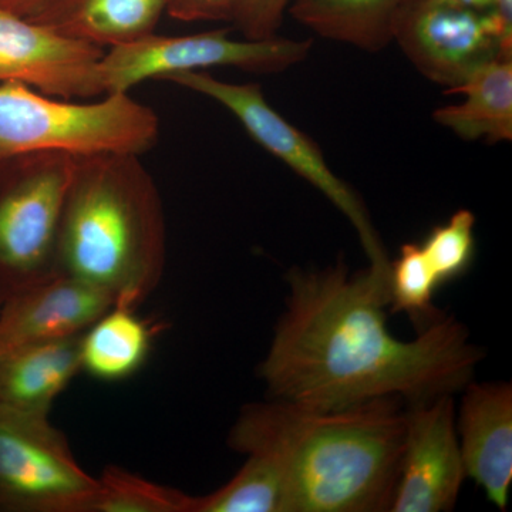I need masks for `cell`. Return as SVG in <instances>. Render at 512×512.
Here are the masks:
<instances>
[{
    "mask_svg": "<svg viewBox=\"0 0 512 512\" xmlns=\"http://www.w3.org/2000/svg\"><path fill=\"white\" fill-rule=\"evenodd\" d=\"M286 311L259 375L271 399L313 409L402 397L430 402L464 389L483 360L467 329L444 315L416 340L387 329L389 275L370 268L350 275L345 264L292 269Z\"/></svg>",
    "mask_w": 512,
    "mask_h": 512,
    "instance_id": "obj_1",
    "label": "cell"
},
{
    "mask_svg": "<svg viewBox=\"0 0 512 512\" xmlns=\"http://www.w3.org/2000/svg\"><path fill=\"white\" fill-rule=\"evenodd\" d=\"M403 403L389 396L332 410L279 399L248 404L228 443L278 467L284 512L389 511L406 440Z\"/></svg>",
    "mask_w": 512,
    "mask_h": 512,
    "instance_id": "obj_2",
    "label": "cell"
},
{
    "mask_svg": "<svg viewBox=\"0 0 512 512\" xmlns=\"http://www.w3.org/2000/svg\"><path fill=\"white\" fill-rule=\"evenodd\" d=\"M165 262L163 202L137 154L77 157L64 207L57 274L137 309L160 284Z\"/></svg>",
    "mask_w": 512,
    "mask_h": 512,
    "instance_id": "obj_3",
    "label": "cell"
},
{
    "mask_svg": "<svg viewBox=\"0 0 512 512\" xmlns=\"http://www.w3.org/2000/svg\"><path fill=\"white\" fill-rule=\"evenodd\" d=\"M158 137L157 114L128 93L86 103L0 83V164L43 153L141 156Z\"/></svg>",
    "mask_w": 512,
    "mask_h": 512,
    "instance_id": "obj_4",
    "label": "cell"
},
{
    "mask_svg": "<svg viewBox=\"0 0 512 512\" xmlns=\"http://www.w3.org/2000/svg\"><path fill=\"white\" fill-rule=\"evenodd\" d=\"M0 187V291L3 295L57 275V244L77 157L19 158Z\"/></svg>",
    "mask_w": 512,
    "mask_h": 512,
    "instance_id": "obj_5",
    "label": "cell"
},
{
    "mask_svg": "<svg viewBox=\"0 0 512 512\" xmlns=\"http://www.w3.org/2000/svg\"><path fill=\"white\" fill-rule=\"evenodd\" d=\"M163 80L210 97L231 111L259 146L318 188L348 218L359 235L370 268L389 274L390 259L365 202L330 170L318 144L272 109L261 86L224 82L205 70L170 74Z\"/></svg>",
    "mask_w": 512,
    "mask_h": 512,
    "instance_id": "obj_6",
    "label": "cell"
},
{
    "mask_svg": "<svg viewBox=\"0 0 512 512\" xmlns=\"http://www.w3.org/2000/svg\"><path fill=\"white\" fill-rule=\"evenodd\" d=\"M229 29L185 36L156 33L126 45L109 47L100 63L104 94L128 93L146 80H163L170 74L197 72L210 67H237L248 73L285 72L302 63L313 42L286 37L232 39Z\"/></svg>",
    "mask_w": 512,
    "mask_h": 512,
    "instance_id": "obj_7",
    "label": "cell"
},
{
    "mask_svg": "<svg viewBox=\"0 0 512 512\" xmlns=\"http://www.w3.org/2000/svg\"><path fill=\"white\" fill-rule=\"evenodd\" d=\"M97 490L49 416L0 407V511L90 512Z\"/></svg>",
    "mask_w": 512,
    "mask_h": 512,
    "instance_id": "obj_8",
    "label": "cell"
},
{
    "mask_svg": "<svg viewBox=\"0 0 512 512\" xmlns=\"http://www.w3.org/2000/svg\"><path fill=\"white\" fill-rule=\"evenodd\" d=\"M394 40L426 79L446 92L477 69L505 55L503 29L494 10L450 0H416L404 12Z\"/></svg>",
    "mask_w": 512,
    "mask_h": 512,
    "instance_id": "obj_9",
    "label": "cell"
},
{
    "mask_svg": "<svg viewBox=\"0 0 512 512\" xmlns=\"http://www.w3.org/2000/svg\"><path fill=\"white\" fill-rule=\"evenodd\" d=\"M104 49L0 8V83L18 82L63 100L104 94Z\"/></svg>",
    "mask_w": 512,
    "mask_h": 512,
    "instance_id": "obj_10",
    "label": "cell"
},
{
    "mask_svg": "<svg viewBox=\"0 0 512 512\" xmlns=\"http://www.w3.org/2000/svg\"><path fill=\"white\" fill-rule=\"evenodd\" d=\"M464 477L453 394L410 404L399 477L389 511H451Z\"/></svg>",
    "mask_w": 512,
    "mask_h": 512,
    "instance_id": "obj_11",
    "label": "cell"
},
{
    "mask_svg": "<svg viewBox=\"0 0 512 512\" xmlns=\"http://www.w3.org/2000/svg\"><path fill=\"white\" fill-rule=\"evenodd\" d=\"M114 305L109 293L63 274L16 289L0 306V356L80 336Z\"/></svg>",
    "mask_w": 512,
    "mask_h": 512,
    "instance_id": "obj_12",
    "label": "cell"
},
{
    "mask_svg": "<svg viewBox=\"0 0 512 512\" xmlns=\"http://www.w3.org/2000/svg\"><path fill=\"white\" fill-rule=\"evenodd\" d=\"M464 390L456 430L466 476L505 511L512 483L511 384L470 382Z\"/></svg>",
    "mask_w": 512,
    "mask_h": 512,
    "instance_id": "obj_13",
    "label": "cell"
},
{
    "mask_svg": "<svg viewBox=\"0 0 512 512\" xmlns=\"http://www.w3.org/2000/svg\"><path fill=\"white\" fill-rule=\"evenodd\" d=\"M168 0H47L30 20L104 49L156 32Z\"/></svg>",
    "mask_w": 512,
    "mask_h": 512,
    "instance_id": "obj_14",
    "label": "cell"
},
{
    "mask_svg": "<svg viewBox=\"0 0 512 512\" xmlns=\"http://www.w3.org/2000/svg\"><path fill=\"white\" fill-rule=\"evenodd\" d=\"M80 336L0 356V407L49 416L56 397L82 372Z\"/></svg>",
    "mask_w": 512,
    "mask_h": 512,
    "instance_id": "obj_15",
    "label": "cell"
},
{
    "mask_svg": "<svg viewBox=\"0 0 512 512\" xmlns=\"http://www.w3.org/2000/svg\"><path fill=\"white\" fill-rule=\"evenodd\" d=\"M464 101L433 113L440 126L466 141L495 144L512 140V57H497L446 92Z\"/></svg>",
    "mask_w": 512,
    "mask_h": 512,
    "instance_id": "obj_16",
    "label": "cell"
},
{
    "mask_svg": "<svg viewBox=\"0 0 512 512\" xmlns=\"http://www.w3.org/2000/svg\"><path fill=\"white\" fill-rule=\"evenodd\" d=\"M416 0H292L289 15L323 39L380 52Z\"/></svg>",
    "mask_w": 512,
    "mask_h": 512,
    "instance_id": "obj_17",
    "label": "cell"
},
{
    "mask_svg": "<svg viewBox=\"0 0 512 512\" xmlns=\"http://www.w3.org/2000/svg\"><path fill=\"white\" fill-rule=\"evenodd\" d=\"M160 326L136 309L114 305L80 336L82 372L101 382H121L147 362Z\"/></svg>",
    "mask_w": 512,
    "mask_h": 512,
    "instance_id": "obj_18",
    "label": "cell"
},
{
    "mask_svg": "<svg viewBox=\"0 0 512 512\" xmlns=\"http://www.w3.org/2000/svg\"><path fill=\"white\" fill-rule=\"evenodd\" d=\"M284 480L268 458L248 456L224 487L192 500V512H284Z\"/></svg>",
    "mask_w": 512,
    "mask_h": 512,
    "instance_id": "obj_19",
    "label": "cell"
},
{
    "mask_svg": "<svg viewBox=\"0 0 512 512\" xmlns=\"http://www.w3.org/2000/svg\"><path fill=\"white\" fill-rule=\"evenodd\" d=\"M192 498L123 468L109 467L99 478L90 512H192Z\"/></svg>",
    "mask_w": 512,
    "mask_h": 512,
    "instance_id": "obj_20",
    "label": "cell"
},
{
    "mask_svg": "<svg viewBox=\"0 0 512 512\" xmlns=\"http://www.w3.org/2000/svg\"><path fill=\"white\" fill-rule=\"evenodd\" d=\"M440 288L419 244H404L397 259L390 262L389 303L393 312H403L421 333L443 313L433 305V296Z\"/></svg>",
    "mask_w": 512,
    "mask_h": 512,
    "instance_id": "obj_21",
    "label": "cell"
},
{
    "mask_svg": "<svg viewBox=\"0 0 512 512\" xmlns=\"http://www.w3.org/2000/svg\"><path fill=\"white\" fill-rule=\"evenodd\" d=\"M476 217L468 210H458L443 225L431 229L421 244L427 262L439 286L466 274L476 252L474 238Z\"/></svg>",
    "mask_w": 512,
    "mask_h": 512,
    "instance_id": "obj_22",
    "label": "cell"
},
{
    "mask_svg": "<svg viewBox=\"0 0 512 512\" xmlns=\"http://www.w3.org/2000/svg\"><path fill=\"white\" fill-rule=\"evenodd\" d=\"M291 0H238L231 23L245 39L276 36Z\"/></svg>",
    "mask_w": 512,
    "mask_h": 512,
    "instance_id": "obj_23",
    "label": "cell"
},
{
    "mask_svg": "<svg viewBox=\"0 0 512 512\" xmlns=\"http://www.w3.org/2000/svg\"><path fill=\"white\" fill-rule=\"evenodd\" d=\"M238 0H168L167 15L181 22H231Z\"/></svg>",
    "mask_w": 512,
    "mask_h": 512,
    "instance_id": "obj_24",
    "label": "cell"
},
{
    "mask_svg": "<svg viewBox=\"0 0 512 512\" xmlns=\"http://www.w3.org/2000/svg\"><path fill=\"white\" fill-rule=\"evenodd\" d=\"M493 10L503 29L505 55L512 57V0H493Z\"/></svg>",
    "mask_w": 512,
    "mask_h": 512,
    "instance_id": "obj_25",
    "label": "cell"
},
{
    "mask_svg": "<svg viewBox=\"0 0 512 512\" xmlns=\"http://www.w3.org/2000/svg\"><path fill=\"white\" fill-rule=\"evenodd\" d=\"M47 0H0V8L9 10L22 18H35Z\"/></svg>",
    "mask_w": 512,
    "mask_h": 512,
    "instance_id": "obj_26",
    "label": "cell"
},
{
    "mask_svg": "<svg viewBox=\"0 0 512 512\" xmlns=\"http://www.w3.org/2000/svg\"><path fill=\"white\" fill-rule=\"evenodd\" d=\"M450 2L471 6V8L493 10V0H450Z\"/></svg>",
    "mask_w": 512,
    "mask_h": 512,
    "instance_id": "obj_27",
    "label": "cell"
},
{
    "mask_svg": "<svg viewBox=\"0 0 512 512\" xmlns=\"http://www.w3.org/2000/svg\"><path fill=\"white\" fill-rule=\"evenodd\" d=\"M3 299H5V295H3V292L0 291V306H2Z\"/></svg>",
    "mask_w": 512,
    "mask_h": 512,
    "instance_id": "obj_28",
    "label": "cell"
}]
</instances>
